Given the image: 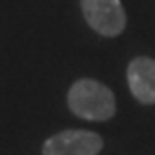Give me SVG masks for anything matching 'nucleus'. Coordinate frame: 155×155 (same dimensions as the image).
Listing matches in <instances>:
<instances>
[{
	"mask_svg": "<svg viewBox=\"0 0 155 155\" xmlns=\"http://www.w3.org/2000/svg\"><path fill=\"white\" fill-rule=\"evenodd\" d=\"M68 107L88 121H105L116 114V99L110 88L94 79H79L68 92Z\"/></svg>",
	"mask_w": 155,
	"mask_h": 155,
	"instance_id": "obj_1",
	"label": "nucleus"
},
{
	"mask_svg": "<svg viewBox=\"0 0 155 155\" xmlns=\"http://www.w3.org/2000/svg\"><path fill=\"white\" fill-rule=\"evenodd\" d=\"M88 26L105 38H116L125 30L127 17L120 0H81Z\"/></svg>",
	"mask_w": 155,
	"mask_h": 155,
	"instance_id": "obj_2",
	"label": "nucleus"
},
{
	"mask_svg": "<svg viewBox=\"0 0 155 155\" xmlns=\"http://www.w3.org/2000/svg\"><path fill=\"white\" fill-rule=\"evenodd\" d=\"M103 150V138L94 131L68 129L52 135L43 144V155H97Z\"/></svg>",
	"mask_w": 155,
	"mask_h": 155,
	"instance_id": "obj_3",
	"label": "nucleus"
},
{
	"mask_svg": "<svg viewBox=\"0 0 155 155\" xmlns=\"http://www.w3.org/2000/svg\"><path fill=\"white\" fill-rule=\"evenodd\" d=\"M129 90L142 105L155 103V60L140 56L135 58L127 68Z\"/></svg>",
	"mask_w": 155,
	"mask_h": 155,
	"instance_id": "obj_4",
	"label": "nucleus"
}]
</instances>
